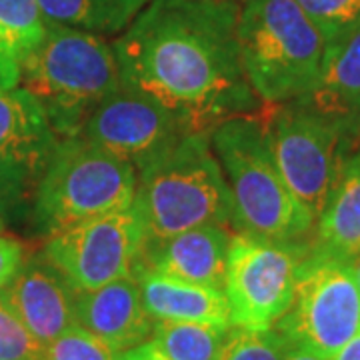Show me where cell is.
Returning a JSON list of instances; mask_svg holds the SVG:
<instances>
[{"instance_id": "cell-1", "label": "cell", "mask_w": 360, "mask_h": 360, "mask_svg": "<svg viewBox=\"0 0 360 360\" xmlns=\"http://www.w3.org/2000/svg\"><path fill=\"white\" fill-rule=\"evenodd\" d=\"M240 2L150 0L115 44L122 82L162 104L188 132H210L258 101L240 60Z\"/></svg>"}, {"instance_id": "cell-2", "label": "cell", "mask_w": 360, "mask_h": 360, "mask_svg": "<svg viewBox=\"0 0 360 360\" xmlns=\"http://www.w3.org/2000/svg\"><path fill=\"white\" fill-rule=\"evenodd\" d=\"M258 112L232 116L210 130L231 193L232 231L278 243H310L314 219L286 186Z\"/></svg>"}, {"instance_id": "cell-3", "label": "cell", "mask_w": 360, "mask_h": 360, "mask_svg": "<svg viewBox=\"0 0 360 360\" xmlns=\"http://www.w3.org/2000/svg\"><path fill=\"white\" fill-rule=\"evenodd\" d=\"M120 84L115 44L84 30L49 25L22 65L18 86L42 106L58 139H70Z\"/></svg>"}, {"instance_id": "cell-4", "label": "cell", "mask_w": 360, "mask_h": 360, "mask_svg": "<svg viewBox=\"0 0 360 360\" xmlns=\"http://www.w3.org/2000/svg\"><path fill=\"white\" fill-rule=\"evenodd\" d=\"M136 174L132 206L146 238H165L206 224L232 229L231 193L210 132H186Z\"/></svg>"}, {"instance_id": "cell-5", "label": "cell", "mask_w": 360, "mask_h": 360, "mask_svg": "<svg viewBox=\"0 0 360 360\" xmlns=\"http://www.w3.org/2000/svg\"><path fill=\"white\" fill-rule=\"evenodd\" d=\"M238 46L246 78L262 104L298 101L316 86L324 40L295 0H245Z\"/></svg>"}, {"instance_id": "cell-6", "label": "cell", "mask_w": 360, "mask_h": 360, "mask_svg": "<svg viewBox=\"0 0 360 360\" xmlns=\"http://www.w3.org/2000/svg\"><path fill=\"white\" fill-rule=\"evenodd\" d=\"M136 170L84 136L60 139L32 196L30 217L42 236L78 222L127 210L136 194Z\"/></svg>"}, {"instance_id": "cell-7", "label": "cell", "mask_w": 360, "mask_h": 360, "mask_svg": "<svg viewBox=\"0 0 360 360\" xmlns=\"http://www.w3.org/2000/svg\"><path fill=\"white\" fill-rule=\"evenodd\" d=\"M260 120L270 153L295 198L316 220L360 130L322 115L302 98L264 104Z\"/></svg>"}, {"instance_id": "cell-8", "label": "cell", "mask_w": 360, "mask_h": 360, "mask_svg": "<svg viewBox=\"0 0 360 360\" xmlns=\"http://www.w3.org/2000/svg\"><path fill=\"white\" fill-rule=\"evenodd\" d=\"M274 328L290 347L330 359L360 330V286L352 266L309 252L290 309Z\"/></svg>"}, {"instance_id": "cell-9", "label": "cell", "mask_w": 360, "mask_h": 360, "mask_svg": "<svg viewBox=\"0 0 360 360\" xmlns=\"http://www.w3.org/2000/svg\"><path fill=\"white\" fill-rule=\"evenodd\" d=\"M310 243H278L234 232L222 292L232 326L274 328L290 309L296 278Z\"/></svg>"}, {"instance_id": "cell-10", "label": "cell", "mask_w": 360, "mask_h": 360, "mask_svg": "<svg viewBox=\"0 0 360 360\" xmlns=\"http://www.w3.org/2000/svg\"><path fill=\"white\" fill-rule=\"evenodd\" d=\"M144 240L141 217L130 206L46 236L42 257L77 292H86L132 276Z\"/></svg>"}, {"instance_id": "cell-11", "label": "cell", "mask_w": 360, "mask_h": 360, "mask_svg": "<svg viewBox=\"0 0 360 360\" xmlns=\"http://www.w3.org/2000/svg\"><path fill=\"white\" fill-rule=\"evenodd\" d=\"M186 132L162 104L122 82L92 112L80 136L139 172L168 153Z\"/></svg>"}, {"instance_id": "cell-12", "label": "cell", "mask_w": 360, "mask_h": 360, "mask_svg": "<svg viewBox=\"0 0 360 360\" xmlns=\"http://www.w3.org/2000/svg\"><path fill=\"white\" fill-rule=\"evenodd\" d=\"M58 141L30 92L22 86L0 90V210L4 217L32 205Z\"/></svg>"}, {"instance_id": "cell-13", "label": "cell", "mask_w": 360, "mask_h": 360, "mask_svg": "<svg viewBox=\"0 0 360 360\" xmlns=\"http://www.w3.org/2000/svg\"><path fill=\"white\" fill-rule=\"evenodd\" d=\"M0 300L46 348L77 321V290L46 258H28L0 288Z\"/></svg>"}, {"instance_id": "cell-14", "label": "cell", "mask_w": 360, "mask_h": 360, "mask_svg": "<svg viewBox=\"0 0 360 360\" xmlns=\"http://www.w3.org/2000/svg\"><path fill=\"white\" fill-rule=\"evenodd\" d=\"M234 231L206 224L165 238H146L134 270H155L188 283L222 288Z\"/></svg>"}, {"instance_id": "cell-15", "label": "cell", "mask_w": 360, "mask_h": 360, "mask_svg": "<svg viewBox=\"0 0 360 360\" xmlns=\"http://www.w3.org/2000/svg\"><path fill=\"white\" fill-rule=\"evenodd\" d=\"M77 321L120 352L148 342L156 324L144 309L134 276L77 292Z\"/></svg>"}, {"instance_id": "cell-16", "label": "cell", "mask_w": 360, "mask_h": 360, "mask_svg": "<svg viewBox=\"0 0 360 360\" xmlns=\"http://www.w3.org/2000/svg\"><path fill=\"white\" fill-rule=\"evenodd\" d=\"M309 252L348 264L360 255V141L347 156L314 220Z\"/></svg>"}, {"instance_id": "cell-17", "label": "cell", "mask_w": 360, "mask_h": 360, "mask_svg": "<svg viewBox=\"0 0 360 360\" xmlns=\"http://www.w3.org/2000/svg\"><path fill=\"white\" fill-rule=\"evenodd\" d=\"M144 309L155 322H205L232 326L222 288L174 278L155 270H134Z\"/></svg>"}, {"instance_id": "cell-18", "label": "cell", "mask_w": 360, "mask_h": 360, "mask_svg": "<svg viewBox=\"0 0 360 360\" xmlns=\"http://www.w3.org/2000/svg\"><path fill=\"white\" fill-rule=\"evenodd\" d=\"M302 101L360 130V25L324 42L316 86Z\"/></svg>"}, {"instance_id": "cell-19", "label": "cell", "mask_w": 360, "mask_h": 360, "mask_svg": "<svg viewBox=\"0 0 360 360\" xmlns=\"http://www.w3.org/2000/svg\"><path fill=\"white\" fill-rule=\"evenodd\" d=\"M46 30L37 0H0V90L20 84L22 65Z\"/></svg>"}, {"instance_id": "cell-20", "label": "cell", "mask_w": 360, "mask_h": 360, "mask_svg": "<svg viewBox=\"0 0 360 360\" xmlns=\"http://www.w3.org/2000/svg\"><path fill=\"white\" fill-rule=\"evenodd\" d=\"M49 25L90 34H122L150 0H37Z\"/></svg>"}, {"instance_id": "cell-21", "label": "cell", "mask_w": 360, "mask_h": 360, "mask_svg": "<svg viewBox=\"0 0 360 360\" xmlns=\"http://www.w3.org/2000/svg\"><path fill=\"white\" fill-rule=\"evenodd\" d=\"M226 330L205 322H156L150 342L167 360H217Z\"/></svg>"}, {"instance_id": "cell-22", "label": "cell", "mask_w": 360, "mask_h": 360, "mask_svg": "<svg viewBox=\"0 0 360 360\" xmlns=\"http://www.w3.org/2000/svg\"><path fill=\"white\" fill-rule=\"evenodd\" d=\"M288 340L276 328L229 326L217 360H286Z\"/></svg>"}, {"instance_id": "cell-23", "label": "cell", "mask_w": 360, "mask_h": 360, "mask_svg": "<svg viewBox=\"0 0 360 360\" xmlns=\"http://www.w3.org/2000/svg\"><path fill=\"white\" fill-rule=\"evenodd\" d=\"M124 352L75 324L44 348V360H122Z\"/></svg>"}, {"instance_id": "cell-24", "label": "cell", "mask_w": 360, "mask_h": 360, "mask_svg": "<svg viewBox=\"0 0 360 360\" xmlns=\"http://www.w3.org/2000/svg\"><path fill=\"white\" fill-rule=\"evenodd\" d=\"M324 42L360 25V0H295Z\"/></svg>"}, {"instance_id": "cell-25", "label": "cell", "mask_w": 360, "mask_h": 360, "mask_svg": "<svg viewBox=\"0 0 360 360\" xmlns=\"http://www.w3.org/2000/svg\"><path fill=\"white\" fill-rule=\"evenodd\" d=\"M44 347L0 300V360H42Z\"/></svg>"}, {"instance_id": "cell-26", "label": "cell", "mask_w": 360, "mask_h": 360, "mask_svg": "<svg viewBox=\"0 0 360 360\" xmlns=\"http://www.w3.org/2000/svg\"><path fill=\"white\" fill-rule=\"evenodd\" d=\"M25 260V245L0 232V288L8 284Z\"/></svg>"}, {"instance_id": "cell-27", "label": "cell", "mask_w": 360, "mask_h": 360, "mask_svg": "<svg viewBox=\"0 0 360 360\" xmlns=\"http://www.w3.org/2000/svg\"><path fill=\"white\" fill-rule=\"evenodd\" d=\"M122 360H167L155 347H153V342L148 340V342H144L141 347L132 348L129 352H124V359Z\"/></svg>"}, {"instance_id": "cell-28", "label": "cell", "mask_w": 360, "mask_h": 360, "mask_svg": "<svg viewBox=\"0 0 360 360\" xmlns=\"http://www.w3.org/2000/svg\"><path fill=\"white\" fill-rule=\"evenodd\" d=\"M328 360H360V330Z\"/></svg>"}, {"instance_id": "cell-29", "label": "cell", "mask_w": 360, "mask_h": 360, "mask_svg": "<svg viewBox=\"0 0 360 360\" xmlns=\"http://www.w3.org/2000/svg\"><path fill=\"white\" fill-rule=\"evenodd\" d=\"M286 360H326V359H322V356L314 354V352H310V350H304V348L290 347L288 354H286Z\"/></svg>"}, {"instance_id": "cell-30", "label": "cell", "mask_w": 360, "mask_h": 360, "mask_svg": "<svg viewBox=\"0 0 360 360\" xmlns=\"http://www.w3.org/2000/svg\"><path fill=\"white\" fill-rule=\"evenodd\" d=\"M350 266H352V270H354V276H356V283H359L360 286V255L352 262H350Z\"/></svg>"}, {"instance_id": "cell-31", "label": "cell", "mask_w": 360, "mask_h": 360, "mask_svg": "<svg viewBox=\"0 0 360 360\" xmlns=\"http://www.w3.org/2000/svg\"><path fill=\"white\" fill-rule=\"evenodd\" d=\"M4 231V214H2V210H0V232Z\"/></svg>"}, {"instance_id": "cell-32", "label": "cell", "mask_w": 360, "mask_h": 360, "mask_svg": "<svg viewBox=\"0 0 360 360\" xmlns=\"http://www.w3.org/2000/svg\"><path fill=\"white\" fill-rule=\"evenodd\" d=\"M236 2H240V4H243V2H245V0H236Z\"/></svg>"}, {"instance_id": "cell-33", "label": "cell", "mask_w": 360, "mask_h": 360, "mask_svg": "<svg viewBox=\"0 0 360 360\" xmlns=\"http://www.w3.org/2000/svg\"><path fill=\"white\" fill-rule=\"evenodd\" d=\"M42 360H44V359H42Z\"/></svg>"}]
</instances>
